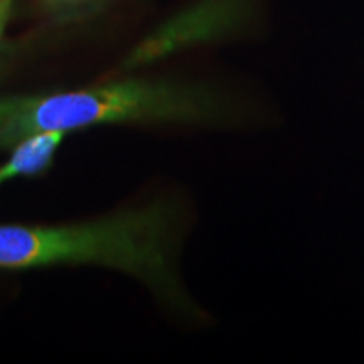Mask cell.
<instances>
[{
	"instance_id": "5",
	"label": "cell",
	"mask_w": 364,
	"mask_h": 364,
	"mask_svg": "<svg viewBox=\"0 0 364 364\" xmlns=\"http://www.w3.org/2000/svg\"><path fill=\"white\" fill-rule=\"evenodd\" d=\"M61 2H66V4H75V2H80V0H61Z\"/></svg>"
},
{
	"instance_id": "1",
	"label": "cell",
	"mask_w": 364,
	"mask_h": 364,
	"mask_svg": "<svg viewBox=\"0 0 364 364\" xmlns=\"http://www.w3.org/2000/svg\"><path fill=\"white\" fill-rule=\"evenodd\" d=\"M194 204L171 188L98 220L65 226L0 225V268L98 265L139 280L172 318L203 327L213 316L191 294L182 253Z\"/></svg>"
},
{
	"instance_id": "2",
	"label": "cell",
	"mask_w": 364,
	"mask_h": 364,
	"mask_svg": "<svg viewBox=\"0 0 364 364\" xmlns=\"http://www.w3.org/2000/svg\"><path fill=\"white\" fill-rule=\"evenodd\" d=\"M100 125L265 134L284 125L279 100L235 81L127 78L91 88L0 100V149L48 130Z\"/></svg>"
},
{
	"instance_id": "4",
	"label": "cell",
	"mask_w": 364,
	"mask_h": 364,
	"mask_svg": "<svg viewBox=\"0 0 364 364\" xmlns=\"http://www.w3.org/2000/svg\"><path fill=\"white\" fill-rule=\"evenodd\" d=\"M66 132H39L14 145L12 156L0 166V186L16 177L38 176L54 162L59 145L65 140Z\"/></svg>"
},
{
	"instance_id": "3",
	"label": "cell",
	"mask_w": 364,
	"mask_h": 364,
	"mask_svg": "<svg viewBox=\"0 0 364 364\" xmlns=\"http://www.w3.org/2000/svg\"><path fill=\"white\" fill-rule=\"evenodd\" d=\"M248 4L241 0H216L176 17L159 33L149 38L127 59L125 68L147 65L176 49L220 38L231 33L241 21H247Z\"/></svg>"
}]
</instances>
